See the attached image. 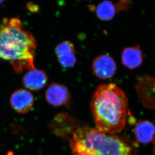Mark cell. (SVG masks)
I'll return each instance as SVG.
<instances>
[{"instance_id": "4fadbf2b", "label": "cell", "mask_w": 155, "mask_h": 155, "mask_svg": "<svg viewBox=\"0 0 155 155\" xmlns=\"http://www.w3.org/2000/svg\"><path fill=\"white\" fill-rule=\"evenodd\" d=\"M153 143H154V153L155 155V139H154V141L153 142Z\"/></svg>"}, {"instance_id": "8992f818", "label": "cell", "mask_w": 155, "mask_h": 155, "mask_svg": "<svg viewBox=\"0 0 155 155\" xmlns=\"http://www.w3.org/2000/svg\"><path fill=\"white\" fill-rule=\"evenodd\" d=\"M34 103L33 95L26 89H17L12 93L10 98L12 108L17 113L24 114L31 110Z\"/></svg>"}, {"instance_id": "30bf717a", "label": "cell", "mask_w": 155, "mask_h": 155, "mask_svg": "<svg viewBox=\"0 0 155 155\" xmlns=\"http://www.w3.org/2000/svg\"><path fill=\"white\" fill-rule=\"evenodd\" d=\"M136 141L142 143H148L155 139V126L151 121L140 120L133 130Z\"/></svg>"}, {"instance_id": "5b68a950", "label": "cell", "mask_w": 155, "mask_h": 155, "mask_svg": "<svg viewBox=\"0 0 155 155\" xmlns=\"http://www.w3.org/2000/svg\"><path fill=\"white\" fill-rule=\"evenodd\" d=\"M45 97L48 104L53 107H60L69 104L71 94L66 85L53 82L46 89Z\"/></svg>"}, {"instance_id": "52a82bcc", "label": "cell", "mask_w": 155, "mask_h": 155, "mask_svg": "<svg viewBox=\"0 0 155 155\" xmlns=\"http://www.w3.org/2000/svg\"><path fill=\"white\" fill-rule=\"evenodd\" d=\"M55 53L58 61L64 68H71L76 64V50L71 41L65 40L59 43L55 48Z\"/></svg>"}, {"instance_id": "ba28073f", "label": "cell", "mask_w": 155, "mask_h": 155, "mask_svg": "<svg viewBox=\"0 0 155 155\" xmlns=\"http://www.w3.org/2000/svg\"><path fill=\"white\" fill-rule=\"evenodd\" d=\"M129 1H122L117 4H113L109 1H104L95 8L97 17L102 21L111 20L116 14L128 8Z\"/></svg>"}, {"instance_id": "7c38bea8", "label": "cell", "mask_w": 155, "mask_h": 155, "mask_svg": "<svg viewBox=\"0 0 155 155\" xmlns=\"http://www.w3.org/2000/svg\"><path fill=\"white\" fill-rule=\"evenodd\" d=\"M27 8L30 11L32 12H37L39 9V7L38 6L35 4H30L29 3L27 5Z\"/></svg>"}, {"instance_id": "3957f363", "label": "cell", "mask_w": 155, "mask_h": 155, "mask_svg": "<svg viewBox=\"0 0 155 155\" xmlns=\"http://www.w3.org/2000/svg\"><path fill=\"white\" fill-rule=\"evenodd\" d=\"M70 144L74 153L82 155H138L136 145L129 139L89 127H77Z\"/></svg>"}, {"instance_id": "7a4b0ae2", "label": "cell", "mask_w": 155, "mask_h": 155, "mask_svg": "<svg viewBox=\"0 0 155 155\" xmlns=\"http://www.w3.org/2000/svg\"><path fill=\"white\" fill-rule=\"evenodd\" d=\"M90 106L97 129L100 132L113 135L124 129L128 115V100L115 84L98 86Z\"/></svg>"}, {"instance_id": "277c9868", "label": "cell", "mask_w": 155, "mask_h": 155, "mask_svg": "<svg viewBox=\"0 0 155 155\" xmlns=\"http://www.w3.org/2000/svg\"><path fill=\"white\" fill-rule=\"evenodd\" d=\"M93 73L100 79H107L115 74L117 65L112 57L107 54L97 56L93 61Z\"/></svg>"}, {"instance_id": "9c48e42d", "label": "cell", "mask_w": 155, "mask_h": 155, "mask_svg": "<svg viewBox=\"0 0 155 155\" xmlns=\"http://www.w3.org/2000/svg\"><path fill=\"white\" fill-rule=\"evenodd\" d=\"M47 81L48 77L46 72L36 68L28 70L22 79L24 87L32 91L42 89L46 86Z\"/></svg>"}, {"instance_id": "5bb4252c", "label": "cell", "mask_w": 155, "mask_h": 155, "mask_svg": "<svg viewBox=\"0 0 155 155\" xmlns=\"http://www.w3.org/2000/svg\"><path fill=\"white\" fill-rule=\"evenodd\" d=\"M3 2H4V1H3V0H1V1H0V5L2 3H3Z\"/></svg>"}, {"instance_id": "8fae6325", "label": "cell", "mask_w": 155, "mask_h": 155, "mask_svg": "<svg viewBox=\"0 0 155 155\" xmlns=\"http://www.w3.org/2000/svg\"><path fill=\"white\" fill-rule=\"evenodd\" d=\"M122 61L123 65L129 69H133L139 67L143 61L140 46L124 48L122 52Z\"/></svg>"}, {"instance_id": "9a60e30c", "label": "cell", "mask_w": 155, "mask_h": 155, "mask_svg": "<svg viewBox=\"0 0 155 155\" xmlns=\"http://www.w3.org/2000/svg\"><path fill=\"white\" fill-rule=\"evenodd\" d=\"M74 155H80V154H74Z\"/></svg>"}, {"instance_id": "6da1fadb", "label": "cell", "mask_w": 155, "mask_h": 155, "mask_svg": "<svg viewBox=\"0 0 155 155\" xmlns=\"http://www.w3.org/2000/svg\"><path fill=\"white\" fill-rule=\"evenodd\" d=\"M36 40L18 17L6 18L0 25V59L9 62L16 72L35 68Z\"/></svg>"}]
</instances>
